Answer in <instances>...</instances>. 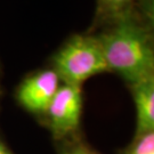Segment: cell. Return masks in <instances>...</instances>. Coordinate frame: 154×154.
<instances>
[{
  "mask_svg": "<svg viewBox=\"0 0 154 154\" xmlns=\"http://www.w3.org/2000/svg\"><path fill=\"white\" fill-rule=\"evenodd\" d=\"M0 154H13V152L6 146L1 139H0Z\"/></svg>",
  "mask_w": 154,
  "mask_h": 154,
  "instance_id": "10",
  "label": "cell"
},
{
  "mask_svg": "<svg viewBox=\"0 0 154 154\" xmlns=\"http://www.w3.org/2000/svg\"><path fill=\"white\" fill-rule=\"evenodd\" d=\"M62 81L51 67L34 72L20 83L16 90L18 104L30 113L44 116Z\"/></svg>",
  "mask_w": 154,
  "mask_h": 154,
  "instance_id": "4",
  "label": "cell"
},
{
  "mask_svg": "<svg viewBox=\"0 0 154 154\" xmlns=\"http://www.w3.org/2000/svg\"><path fill=\"white\" fill-rule=\"evenodd\" d=\"M82 107V87L62 83L44 114L53 137L73 140L80 129Z\"/></svg>",
  "mask_w": 154,
  "mask_h": 154,
  "instance_id": "3",
  "label": "cell"
},
{
  "mask_svg": "<svg viewBox=\"0 0 154 154\" xmlns=\"http://www.w3.org/2000/svg\"><path fill=\"white\" fill-rule=\"evenodd\" d=\"M135 13L154 34V0H138Z\"/></svg>",
  "mask_w": 154,
  "mask_h": 154,
  "instance_id": "8",
  "label": "cell"
},
{
  "mask_svg": "<svg viewBox=\"0 0 154 154\" xmlns=\"http://www.w3.org/2000/svg\"><path fill=\"white\" fill-rule=\"evenodd\" d=\"M120 154H154V131L136 134L134 140Z\"/></svg>",
  "mask_w": 154,
  "mask_h": 154,
  "instance_id": "7",
  "label": "cell"
},
{
  "mask_svg": "<svg viewBox=\"0 0 154 154\" xmlns=\"http://www.w3.org/2000/svg\"><path fill=\"white\" fill-rule=\"evenodd\" d=\"M136 106V134L154 131V77L128 86Z\"/></svg>",
  "mask_w": 154,
  "mask_h": 154,
  "instance_id": "5",
  "label": "cell"
},
{
  "mask_svg": "<svg viewBox=\"0 0 154 154\" xmlns=\"http://www.w3.org/2000/svg\"><path fill=\"white\" fill-rule=\"evenodd\" d=\"M138 0H96L94 20L88 32L94 33L135 13Z\"/></svg>",
  "mask_w": 154,
  "mask_h": 154,
  "instance_id": "6",
  "label": "cell"
},
{
  "mask_svg": "<svg viewBox=\"0 0 154 154\" xmlns=\"http://www.w3.org/2000/svg\"><path fill=\"white\" fill-rule=\"evenodd\" d=\"M51 65L62 83L80 87L91 77L109 72L100 42L90 32L70 37L56 51Z\"/></svg>",
  "mask_w": 154,
  "mask_h": 154,
  "instance_id": "2",
  "label": "cell"
},
{
  "mask_svg": "<svg viewBox=\"0 0 154 154\" xmlns=\"http://www.w3.org/2000/svg\"><path fill=\"white\" fill-rule=\"evenodd\" d=\"M60 154H100L97 151L89 147L88 145L85 143H79V142H73L65 145Z\"/></svg>",
  "mask_w": 154,
  "mask_h": 154,
  "instance_id": "9",
  "label": "cell"
},
{
  "mask_svg": "<svg viewBox=\"0 0 154 154\" xmlns=\"http://www.w3.org/2000/svg\"><path fill=\"white\" fill-rule=\"evenodd\" d=\"M94 33L109 72L116 73L128 86L154 77V34L136 13Z\"/></svg>",
  "mask_w": 154,
  "mask_h": 154,
  "instance_id": "1",
  "label": "cell"
}]
</instances>
